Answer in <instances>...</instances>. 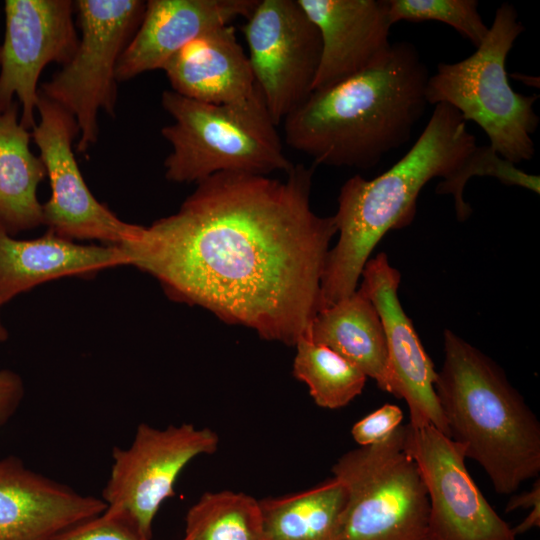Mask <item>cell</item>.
<instances>
[{"mask_svg": "<svg viewBox=\"0 0 540 540\" xmlns=\"http://www.w3.org/2000/svg\"><path fill=\"white\" fill-rule=\"evenodd\" d=\"M316 165L284 179L219 172L179 210L141 226L121 248L173 301L199 306L260 338L295 346L321 310V281L337 234L310 203Z\"/></svg>", "mask_w": 540, "mask_h": 540, "instance_id": "6da1fadb", "label": "cell"}, {"mask_svg": "<svg viewBox=\"0 0 540 540\" xmlns=\"http://www.w3.org/2000/svg\"><path fill=\"white\" fill-rule=\"evenodd\" d=\"M428 78L416 46L393 43L380 64L313 91L283 120L285 141L316 166L372 168L410 140Z\"/></svg>", "mask_w": 540, "mask_h": 540, "instance_id": "7a4b0ae2", "label": "cell"}, {"mask_svg": "<svg viewBox=\"0 0 540 540\" xmlns=\"http://www.w3.org/2000/svg\"><path fill=\"white\" fill-rule=\"evenodd\" d=\"M477 145L453 107L439 103L410 150L373 179L357 174L340 188L333 216L338 241L321 281V310L353 294L375 246L391 230L411 224L420 191L433 178L447 180Z\"/></svg>", "mask_w": 540, "mask_h": 540, "instance_id": "3957f363", "label": "cell"}, {"mask_svg": "<svg viewBox=\"0 0 540 540\" xmlns=\"http://www.w3.org/2000/svg\"><path fill=\"white\" fill-rule=\"evenodd\" d=\"M444 362L434 385L449 438L511 495L540 473V423L502 368L446 329Z\"/></svg>", "mask_w": 540, "mask_h": 540, "instance_id": "277c9868", "label": "cell"}, {"mask_svg": "<svg viewBox=\"0 0 540 540\" xmlns=\"http://www.w3.org/2000/svg\"><path fill=\"white\" fill-rule=\"evenodd\" d=\"M161 104L173 118L161 129L172 147L164 161L168 181L198 183L219 172L268 176L294 166L259 86L249 99L231 104L204 103L165 90Z\"/></svg>", "mask_w": 540, "mask_h": 540, "instance_id": "5b68a950", "label": "cell"}, {"mask_svg": "<svg viewBox=\"0 0 540 540\" xmlns=\"http://www.w3.org/2000/svg\"><path fill=\"white\" fill-rule=\"evenodd\" d=\"M524 30L515 7L502 3L475 52L455 63H439L425 91L428 104L453 107L465 122L473 121L485 132L500 156L516 165L534 156L532 134L539 125L533 108L539 96L514 91L506 70L507 56Z\"/></svg>", "mask_w": 540, "mask_h": 540, "instance_id": "8992f818", "label": "cell"}, {"mask_svg": "<svg viewBox=\"0 0 540 540\" xmlns=\"http://www.w3.org/2000/svg\"><path fill=\"white\" fill-rule=\"evenodd\" d=\"M405 436L401 424L385 441L335 462L333 477L347 493L335 540H428L427 489Z\"/></svg>", "mask_w": 540, "mask_h": 540, "instance_id": "52a82bcc", "label": "cell"}, {"mask_svg": "<svg viewBox=\"0 0 540 540\" xmlns=\"http://www.w3.org/2000/svg\"><path fill=\"white\" fill-rule=\"evenodd\" d=\"M145 7L146 2L139 0L74 1L80 30L77 49L39 91L74 117L78 152H86L98 140L100 111L115 116L118 60Z\"/></svg>", "mask_w": 540, "mask_h": 540, "instance_id": "ba28073f", "label": "cell"}, {"mask_svg": "<svg viewBox=\"0 0 540 540\" xmlns=\"http://www.w3.org/2000/svg\"><path fill=\"white\" fill-rule=\"evenodd\" d=\"M218 444L217 433L209 428L183 423L160 429L140 423L127 448H113L102 499L152 538L153 520L162 503L175 495L182 470L195 457L214 453Z\"/></svg>", "mask_w": 540, "mask_h": 540, "instance_id": "9c48e42d", "label": "cell"}, {"mask_svg": "<svg viewBox=\"0 0 540 540\" xmlns=\"http://www.w3.org/2000/svg\"><path fill=\"white\" fill-rule=\"evenodd\" d=\"M246 20L252 72L278 126L312 93L321 36L297 0H259Z\"/></svg>", "mask_w": 540, "mask_h": 540, "instance_id": "30bf717a", "label": "cell"}, {"mask_svg": "<svg viewBox=\"0 0 540 540\" xmlns=\"http://www.w3.org/2000/svg\"><path fill=\"white\" fill-rule=\"evenodd\" d=\"M39 121L31 130L51 187L42 204L43 224L70 240H97L107 245L132 241L140 225L118 218L90 191L78 166L73 142L79 136L74 117L39 91Z\"/></svg>", "mask_w": 540, "mask_h": 540, "instance_id": "8fae6325", "label": "cell"}, {"mask_svg": "<svg viewBox=\"0 0 540 540\" xmlns=\"http://www.w3.org/2000/svg\"><path fill=\"white\" fill-rule=\"evenodd\" d=\"M405 449L429 499L428 540H516L468 472L460 445L431 425L406 424Z\"/></svg>", "mask_w": 540, "mask_h": 540, "instance_id": "7c38bea8", "label": "cell"}, {"mask_svg": "<svg viewBox=\"0 0 540 540\" xmlns=\"http://www.w3.org/2000/svg\"><path fill=\"white\" fill-rule=\"evenodd\" d=\"M74 1L6 0L5 33L0 56V108L17 101L24 127L36 125L38 81L50 63L66 64L79 35Z\"/></svg>", "mask_w": 540, "mask_h": 540, "instance_id": "4fadbf2b", "label": "cell"}, {"mask_svg": "<svg viewBox=\"0 0 540 540\" xmlns=\"http://www.w3.org/2000/svg\"><path fill=\"white\" fill-rule=\"evenodd\" d=\"M361 277L359 289L374 304L385 331L389 393L405 400L411 426L431 425L449 437L434 388L437 371L398 298L400 272L381 252L366 262Z\"/></svg>", "mask_w": 540, "mask_h": 540, "instance_id": "5bb4252c", "label": "cell"}, {"mask_svg": "<svg viewBox=\"0 0 540 540\" xmlns=\"http://www.w3.org/2000/svg\"><path fill=\"white\" fill-rule=\"evenodd\" d=\"M317 26L321 58L312 92L384 61L392 50L388 0H297Z\"/></svg>", "mask_w": 540, "mask_h": 540, "instance_id": "9a60e30c", "label": "cell"}, {"mask_svg": "<svg viewBox=\"0 0 540 540\" xmlns=\"http://www.w3.org/2000/svg\"><path fill=\"white\" fill-rule=\"evenodd\" d=\"M106 508L102 498L38 473L15 455L0 459V540H50Z\"/></svg>", "mask_w": 540, "mask_h": 540, "instance_id": "2e32d148", "label": "cell"}, {"mask_svg": "<svg viewBox=\"0 0 540 540\" xmlns=\"http://www.w3.org/2000/svg\"><path fill=\"white\" fill-rule=\"evenodd\" d=\"M259 0H150L142 21L122 52L119 81L161 69L182 47L233 20L248 18Z\"/></svg>", "mask_w": 540, "mask_h": 540, "instance_id": "e0dca14e", "label": "cell"}, {"mask_svg": "<svg viewBox=\"0 0 540 540\" xmlns=\"http://www.w3.org/2000/svg\"><path fill=\"white\" fill-rule=\"evenodd\" d=\"M123 265L128 258L120 245H83L49 230L21 240L0 223V307L48 281L92 277Z\"/></svg>", "mask_w": 540, "mask_h": 540, "instance_id": "ac0fdd59", "label": "cell"}, {"mask_svg": "<svg viewBox=\"0 0 540 540\" xmlns=\"http://www.w3.org/2000/svg\"><path fill=\"white\" fill-rule=\"evenodd\" d=\"M161 69L172 91L204 103L243 102L258 87L249 58L230 24L192 40Z\"/></svg>", "mask_w": 540, "mask_h": 540, "instance_id": "d6986e66", "label": "cell"}, {"mask_svg": "<svg viewBox=\"0 0 540 540\" xmlns=\"http://www.w3.org/2000/svg\"><path fill=\"white\" fill-rule=\"evenodd\" d=\"M306 334L358 367L384 392H390L386 336L379 313L357 288L350 296L319 311Z\"/></svg>", "mask_w": 540, "mask_h": 540, "instance_id": "ffe728a7", "label": "cell"}, {"mask_svg": "<svg viewBox=\"0 0 540 540\" xmlns=\"http://www.w3.org/2000/svg\"><path fill=\"white\" fill-rule=\"evenodd\" d=\"M31 139L18 102L0 108V223L11 236L43 225L37 190L46 170L30 148Z\"/></svg>", "mask_w": 540, "mask_h": 540, "instance_id": "44dd1931", "label": "cell"}, {"mask_svg": "<svg viewBox=\"0 0 540 540\" xmlns=\"http://www.w3.org/2000/svg\"><path fill=\"white\" fill-rule=\"evenodd\" d=\"M347 493L336 478L261 501L265 540H335Z\"/></svg>", "mask_w": 540, "mask_h": 540, "instance_id": "7402d4cb", "label": "cell"}, {"mask_svg": "<svg viewBox=\"0 0 540 540\" xmlns=\"http://www.w3.org/2000/svg\"><path fill=\"white\" fill-rule=\"evenodd\" d=\"M295 347L293 376L307 385L317 406L342 408L362 393L367 376L343 356L306 333Z\"/></svg>", "mask_w": 540, "mask_h": 540, "instance_id": "603a6c76", "label": "cell"}, {"mask_svg": "<svg viewBox=\"0 0 540 540\" xmlns=\"http://www.w3.org/2000/svg\"><path fill=\"white\" fill-rule=\"evenodd\" d=\"M185 522L182 540H265L260 503L241 492L204 493Z\"/></svg>", "mask_w": 540, "mask_h": 540, "instance_id": "cb8c5ba5", "label": "cell"}, {"mask_svg": "<svg viewBox=\"0 0 540 540\" xmlns=\"http://www.w3.org/2000/svg\"><path fill=\"white\" fill-rule=\"evenodd\" d=\"M473 176H490L506 185L520 186L536 194L540 192L538 175L519 169L516 164L500 156L490 145H476L453 174L447 180H441L436 186V193L453 196L459 221H465L472 213L471 206L464 200V188Z\"/></svg>", "mask_w": 540, "mask_h": 540, "instance_id": "d4e9b609", "label": "cell"}, {"mask_svg": "<svg viewBox=\"0 0 540 540\" xmlns=\"http://www.w3.org/2000/svg\"><path fill=\"white\" fill-rule=\"evenodd\" d=\"M476 0H388L391 24L438 21L455 29L477 48L488 33Z\"/></svg>", "mask_w": 540, "mask_h": 540, "instance_id": "484cf974", "label": "cell"}, {"mask_svg": "<svg viewBox=\"0 0 540 540\" xmlns=\"http://www.w3.org/2000/svg\"><path fill=\"white\" fill-rule=\"evenodd\" d=\"M50 540H152L125 512L107 507L96 517L75 524Z\"/></svg>", "mask_w": 540, "mask_h": 540, "instance_id": "4316f807", "label": "cell"}, {"mask_svg": "<svg viewBox=\"0 0 540 540\" xmlns=\"http://www.w3.org/2000/svg\"><path fill=\"white\" fill-rule=\"evenodd\" d=\"M402 410L394 404H384L357 421L351 435L359 446H369L385 441L401 425Z\"/></svg>", "mask_w": 540, "mask_h": 540, "instance_id": "83f0119b", "label": "cell"}, {"mask_svg": "<svg viewBox=\"0 0 540 540\" xmlns=\"http://www.w3.org/2000/svg\"><path fill=\"white\" fill-rule=\"evenodd\" d=\"M25 394L21 376L9 369L0 370V426L6 425L19 409Z\"/></svg>", "mask_w": 540, "mask_h": 540, "instance_id": "f1b7e54d", "label": "cell"}, {"mask_svg": "<svg viewBox=\"0 0 540 540\" xmlns=\"http://www.w3.org/2000/svg\"><path fill=\"white\" fill-rule=\"evenodd\" d=\"M540 507V480L537 478L531 490L510 497L505 512L509 513L518 508Z\"/></svg>", "mask_w": 540, "mask_h": 540, "instance_id": "f546056e", "label": "cell"}, {"mask_svg": "<svg viewBox=\"0 0 540 540\" xmlns=\"http://www.w3.org/2000/svg\"><path fill=\"white\" fill-rule=\"evenodd\" d=\"M511 76L519 81L524 82L526 85L533 86V87H539V78L533 77V76H526L522 74H511Z\"/></svg>", "mask_w": 540, "mask_h": 540, "instance_id": "4dcf8cb0", "label": "cell"}, {"mask_svg": "<svg viewBox=\"0 0 540 540\" xmlns=\"http://www.w3.org/2000/svg\"><path fill=\"white\" fill-rule=\"evenodd\" d=\"M1 308V307H0ZM9 337V332L4 326L0 316V343L5 342Z\"/></svg>", "mask_w": 540, "mask_h": 540, "instance_id": "1f68e13d", "label": "cell"}, {"mask_svg": "<svg viewBox=\"0 0 540 540\" xmlns=\"http://www.w3.org/2000/svg\"><path fill=\"white\" fill-rule=\"evenodd\" d=\"M0 56H1V43H0Z\"/></svg>", "mask_w": 540, "mask_h": 540, "instance_id": "d6a6232c", "label": "cell"}]
</instances>
